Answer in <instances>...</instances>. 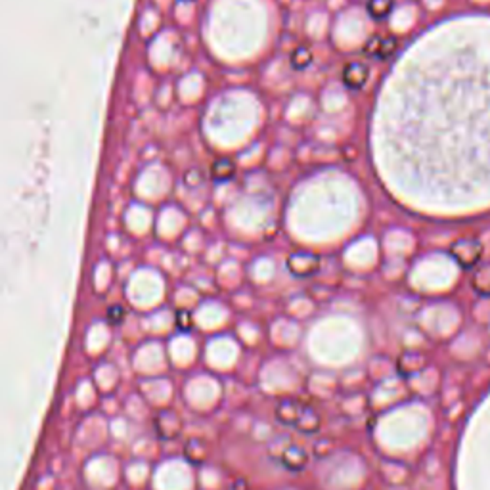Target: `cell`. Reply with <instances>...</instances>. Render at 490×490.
Segmentation results:
<instances>
[{"label":"cell","mask_w":490,"mask_h":490,"mask_svg":"<svg viewBox=\"0 0 490 490\" xmlns=\"http://www.w3.org/2000/svg\"><path fill=\"white\" fill-rule=\"evenodd\" d=\"M450 255L461 268H477L483 261L484 245L477 238H460L450 245Z\"/></svg>","instance_id":"6da1fadb"},{"label":"cell","mask_w":490,"mask_h":490,"mask_svg":"<svg viewBox=\"0 0 490 490\" xmlns=\"http://www.w3.org/2000/svg\"><path fill=\"white\" fill-rule=\"evenodd\" d=\"M287 270L291 272L293 276L297 278H310L314 276L320 266H322V259L314 253H305V251H299V253H291L287 257L286 261Z\"/></svg>","instance_id":"7a4b0ae2"},{"label":"cell","mask_w":490,"mask_h":490,"mask_svg":"<svg viewBox=\"0 0 490 490\" xmlns=\"http://www.w3.org/2000/svg\"><path fill=\"white\" fill-rule=\"evenodd\" d=\"M153 429L159 438L174 441L182 435V420L174 410H159L153 418Z\"/></svg>","instance_id":"3957f363"},{"label":"cell","mask_w":490,"mask_h":490,"mask_svg":"<svg viewBox=\"0 0 490 490\" xmlns=\"http://www.w3.org/2000/svg\"><path fill=\"white\" fill-rule=\"evenodd\" d=\"M341 79H343V84H345L347 89H351V91H360V89H364V84L368 83L369 79L368 63L358 60L349 61L347 66L343 68Z\"/></svg>","instance_id":"277c9868"},{"label":"cell","mask_w":490,"mask_h":490,"mask_svg":"<svg viewBox=\"0 0 490 490\" xmlns=\"http://www.w3.org/2000/svg\"><path fill=\"white\" fill-rule=\"evenodd\" d=\"M397 48H399L397 37H372L364 45V54L385 60V58H391L392 54L397 52Z\"/></svg>","instance_id":"5b68a950"},{"label":"cell","mask_w":490,"mask_h":490,"mask_svg":"<svg viewBox=\"0 0 490 490\" xmlns=\"http://www.w3.org/2000/svg\"><path fill=\"white\" fill-rule=\"evenodd\" d=\"M280 461H282V466L287 469V471H303V469L309 466V452L303 448V446L299 445H289L282 452V456H280Z\"/></svg>","instance_id":"8992f818"},{"label":"cell","mask_w":490,"mask_h":490,"mask_svg":"<svg viewBox=\"0 0 490 490\" xmlns=\"http://www.w3.org/2000/svg\"><path fill=\"white\" fill-rule=\"evenodd\" d=\"M303 404L299 402V400H293V399H286V400H280L278 404H276V410H274V418H276V422H280L282 425H293L299 422V418H301L303 414Z\"/></svg>","instance_id":"52a82bcc"},{"label":"cell","mask_w":490,"mask_h":490,"mask_svg":"<svg viewBox=\"0 0 490 490\" xmlns=\"http://www.w3.org/2000/svg\"><path fill=\"white\" fill-rule=\"evenodd\" d=\"M182 456L184 460H188L192 466H201L205 464V460L209 458V448L204 438L199 437H190L184 446H182Z\"/></svg>","instance_id":"ba28073f"},{"label":"cell","mask_w":490,"mask_h":490,"mask_svg":"<svg viewBox=\"0 0 490 490\" xmlns=\"http://www.w3.org/2000/svg\"><path fill=\"white\" fill-rule=\"evenodd\" d=\"M322 427V415L318 414V410L314 406H305L303 414L299 418V422L295 423V429L305 435H314Z\"/></svg>","instance_id":"9c48e42d"},{"label":"cell","mask_w":490,"mask_h":490,"mask_svg":"<svg viewBox=\"0 0 490 490\" xmlns=\"http://www.w3.org/2000/svg\"><path fill=\"white\" fill-rule=\"evenodd\" d=\"M236 163L230 159H219L211 165V178L215 182H228L234 178Z\"/></svg>","instance_id":"30bf717a"},{"label":"cell","mask_w":490,"mask_h":490,"mask_svg":"<svg viewBox=\"0 0 490 490\" xmlns=\"http://www.w3.org/2000/svg\"><path fill=\"white\" fill-rule=\"evenodd\" d=\"M471 286H473L477 293L489 295L490 297V263L477 266L473 280H471Z\"/></svg>","instance_id":"8fae6325"},{"label":"cell","mask_w":490,"mask_h":490,"mask_svg":"<svg viewBox=\"0 0 490 490\" xmlns=\"http://www.w3.org/2000/svg\"><path fill=\"white\" fill-rule=\"evenodd\" d=\"M312 61H314V54L307 46H297L293 52H291V58H289V63H291V68L295 71L307 69Z\"/></svg>","instance_id":"7c38bea8"},{"label":"cell","mask_w":490,"mask_h":490,"mask_svg":"<svg viewBox=\"0 0 490 490\" xmlns=\"http://www.w3.org/2000/svg\"><path fill=\"white\" fill-rule=\"evenodd\" d=\"M366 8H368V14L374 20H383V17H387L392 12L395 0H368Z\"/></svg>","instance_id":"4fadbf2b"},{"label":"cell","mask_w":490,"mask_h":490,"mask_svg":"<svg viewBox=\"0 0 490 490\" xmlns=\"http://www.w3.org/2000/svg\"><path fill=\"white\" fill-rule=\"evenodd\" d=\"M107 324L112 326H121L127 320V309L123 305H112L106 312Z\"/></svg>","instance_id":"5bb4252c"},{"label":"cell","mask_w":490,"mask_h":490,"mask_svg":"<svg viewBox=\"0 0 490 490\" xmlns=\"http://www.w3.org/2000/svg\"><path fill=\"white\" fill-rule=\"evenodd\" d=\"M176 328L181 332H190L194 328V318H192V312L186 309H181L176 312Z\"/></svg>","instance_id":"9a60e30c"},{"label":"cell","mask_w":490,"mask_h":490,"mask_svg":"<svg viewBox=\"0 0 490 490\" xmlns=\"http://www.w3.org/2000/svg\"><path fill=\"white\" fill-rule=\"evenodd\" d=\"M333 450V441L332 438H324V441H318L316 445H314V454H316L318 458H326V456H330Z\"/></svg>","instance_id":"2e32d148"},{"label":"cell","mask_w":490,"mask_h":490,"mask_svg":"<svg viewBox=\"0 0 490 490\" xmlns=\"http://www.w3.org/2000/svg\"><path fill=\"white\" fill-rule=\"evenodd\" d=\"M204 181V174H201V171H197V169H190L188 173L184 174V182L188 184V186H197L199 182Z\"/></svg>","instance_id":"e0dca14e"},{"label":"cell","mask_w":490,"mask_h":490,"mask_svg":"<svg viewBox=\"0 0 490 490\" xmlns=\"http://www.w3.org/2000/svg\"><path fill=\"white\" fill-rule=\"evenodd\" d=\"M184 2H194V0H184Z\"/></svg>","instance_id":"ac0fdd59"}]
</instances>
